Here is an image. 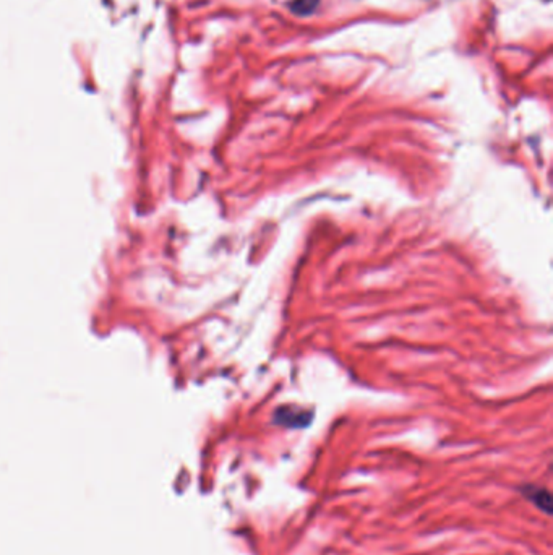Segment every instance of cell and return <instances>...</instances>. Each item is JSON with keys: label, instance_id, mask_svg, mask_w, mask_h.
Returning <instances> with one entry per match:
<instances>
[{"label": "cell", "instance_id": "6da1fadb", "mask_svg": "<svg viewBox=\"0 0 553 555\" xmlns=\"http://www.w3.org/2000/svg\"><path fill=\"white\" fill-rule=\"evenodd\" d=\"M520 494L524 497L526 500H529L531 504H534L537 508L545 511L547 515H552V495L549 489L539 485L526 484L520 487Z\"/></svg>", "mask_w": 553, "mask_h": 555}, {"label": "cell", "instance_id": "7a4b0ae2", "mask_svg": "<svg viewBox=\"0 0 553 555\" xmlns=\"http://www.w3.org/2000/svg\"><path fill=\"white\" fill-rule=\"evenodd\" d=\"M316 7V0H296L291 5L292 10H296V13L300 10V13H310L313 8Z\"/></svg>", "mask_w": 553, "mask_h": 555}]
</instances>
